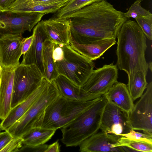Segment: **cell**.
Here are the masks:
<instances>
[{"label":"cell","instance_id":"1","mask_svg":"<svg viewBox=\"0 0 152 152\" xmlns=\"http://www.w3.org/2000/svg\"><path fill=\"white\" fill-rule=\"evenodd\" d=\"M65 18L69 21L72 37L81 44L105 39H116L122 26L127 20L124 12L105 0L87 5Z\"/></svg>","mask_w":152,"mask_h":152},{"label":"cell","instance_id":"2","mask_svg":"<svg viewBox=\"0 0 152 152\" xmlns=\"http://www.w3.org/2000/svg\"><path fill=\"white\" fill-rule=\"evenodd\" d=\"M117 37V66L119 69L126 72L128 79L138 71L146 76L148 69L145 57L147 47L146 38L137 23L127 20Z\"/></svg>","mask_w":152,"mask_h":152},{"label":"cell","instance_id":"3","mask_svg":"<svg viewBox=\"0 0 152 152\" xmlns=\"http://www.w3.org/2000/svg\"><path fill=\"white\" fill-rule=\"evenodd\" d=\"M101 97L87 101H78L67 99L60 95L44 109L32 127L60 129L88 109Z\"/></svg>","mask_w":152,"mask_h":152},{"label":"cell","instance_id":"4","mask_svg":"<svg viewBox=\"0 0 152 152\" xmlns=\"http://www.w3.org/2000/svg\"><path fill=\"white\" fill-rule=\"evenodd\" d=\"M107 99L104 95L93 105L60 128L61 142L66 147L79 146L100 129L102 113Z\"/></svg>","mask_w":152,"mask_h":152},{"label":"cell","instance_id":"5","mask_svg":"<svg viewBox=\"0 0 152 152\" xmlns=\"http://www.w3.org/2000/svg\"><path fill=\"white\" fill-rule=\"evenodd\" d=\"M62 48L63 57L55 62L59 75L65 76L75 85L82 87L94 70V63L70 45H63Z\"/></svg>","mask_w":152,"mask_h":152},{"label":"cell","instance_id":"6","mask_svg":"<svg viewBox=\"0 0 152 152\" xmlns=\"http://www.w3.org/2000/svg\"><path fill=\"white\" fill-rule=\"evenodd\" d=\"M44 77L34 64L18 65L14 73L11 109L30 96L40 85Z\"/></svg>","mask_w":152,"mask_h":152},{"label":"cell","instance_id":"7","mask_svg":"<svg viewBox=\"0 0 152 152\" xmlns=\"http://www.w3.org/2000/svg\"><path fill=\"white\" fill-rule=\"evenodd\" d=\"M60 95L54 81H49L40 96L27 112L6 130L13 137H21L32 127L47 106Z\"/></svg>","mask_w":152,"mask_h":152},{"label":"cell","instance_id":"8","mask_svg":"<svg viewBox=\"0 0 152 152\" xmlns=\"http://www.w3.org/2000/svg\"><path fill=\"white\" fill-rule=\"evenodd\" d=\"M45 14L39 12L0 11V38L8 34L30 32Z\"/></svg>","mask_w":152,"mask_h":152},{"label":"cell","instance_id":"9","mask_svg":"<svg viewBox=\"0 0 152 152\" xmlns=\"http://www.w3.org/2000/svg\"><path fill=\"white\" fill-rule=\"evenodd\" d=\"M134 104L129 114L132 129L142 131L152 137V82L148 83L146 91Z\"/></svg>","mask_w":152,"mask_h":152},{"label":"cell","instance_id":"10","mask_svg":"<svg viewBox=\"0 0 152 152\" xmlns=\"http://www.w3.org/2000/svg\"><path fill=\"white\" fill-rule=\"evenodd\" d=\"M129 114L107 100L101 118L100 129L107 134L120 136L132 129Z\"/></svg>","mask_w":152,"mask_h":152},{"label":"cell","instance_id":"11","mask_svg":"<svg viewBox=\"0 0 152 152\" xmlns=\"http://www.w3.org/2000/svg\"><path fill=\"white\" fill-rule=\"evenodd\" d=\"M117 66L112 63L93 70L82 87L85 90L100 96L106 94L117 81Z\"/></svg>","mask_w":152,"mask_h":152},{"label":"cell","instance_id":"12","mask_svg":"<svg viewBox=\"0 0 152 152\" xmlns=\"http://www.w3.org/2000/svg\"><path fill=\"white\" fill-rule=\"evenodd\" d=\"M21 34H8L0 38V63L1 67H16L20 64L22 41Z\"/></svg>","mask_w":152,"mask_h":152},{"label":"cell","instance_id":"13","mask_svg":"<svg viewBox=\"0 0 152 152\" xmlns=\"http://www.w3.org/2000/svg\"><path fill=\"white\" fill-rule=\"evenodd\" d=\"M32 34L33 38L31 45L28 51L23 54L21 64L35 65L44 76L42 61L43 43L46 39H49L44 28L43 20L39 22L33 28Z\"/></svg>","mask_w":152,"mask_h":152},{"label":"cell","instance_id":"14","mask_svg":"<svg viewBox=\"0 0 152 152\" xmlns=\"http://www.w3.org/2000/svg\"><path fill=\"white\" fill-rule=\"evenodd\" d=\"M120 136L107 134L101 131L84 140L79 145L81 152H125L122 146L115 147Z\"/></svg>","mask_w":152,"mask_h":152},{"label":"cell","instance_id":"15","mask_svg":"<svg viewBox=\"0 0 152 152\" xmlns=\"http://www.w3.org/2000/svg\"><path fill=\"white\" fill-rule=\"evenodd\" d=\"M16 67H1L0 79V119L1 120L7 117L11 109L14 73Z\"/></svg>","mask_w":152,"mask_h":152},{"label":"cell","instance_id":"16","mask_svg":"<svg viewBox=\"0 0 152 152\" xmlns=\"http://www.w3.org/2000/svg\"><path fill=\"white\" fill-rule=\"evenodd\" d=\"M43 21L45 30L50 41L55 44L70 45V27L68 19L56 17Z\"/></svg>","mask_w":152,"mask_h":152},{"label":"cell","instance_id":"17","mask_svg":"<svg viewBox=\"0 0 152 152\" xmlns=\"http://www.w3.org/2000/svg\"><path fill=\"white\" fill-rule=\"evenodd\" d=\"M48 82L44 77L40 85L30 96L11 109L0 124V132L6 130L24 114L40 96Z\"/></svg>","mask_w":152,"mask_h":152},{"label":"cell","instance_id":"18","mask_svg":"<svg viewBox=\"0 0 152 152\" xmlns=\"http://www.w3.org/2000/svg\"><path fill=\"white\" fill-rule=\"evenodd\" d=\"M53 81L61 95L67 99L87 101L101 97L85 90L63 75H59Z\"/></svg>","mask_w":152,"mask_h":152},{"label":"cell","instance_id":"19","mask_svg":"<svg viewBox=\"0 0 152 152\" xmlns=\"http://www.w3.org/2000/svg\"><path fill=\"white\" fill-rule=\"evenodd\" d=\"M115 39H107L94 42L88 44H81L72 37L69 38V45L75 50L92 61L99 58L110 48L115 45Z\"/></svg>","mask_w":152,"mask_h":152},{"label":"cell","instance_id":"20","mask_svg":"<svg viewBox=\"0 0 152 152\" xmlns=\"http://www.w3.org/2000/svg\"><path fill=\"white\" fill-rule=\"evenodd\" d=\"M104 95L107 100L128 113L132 111L134 101L125 84L117 81Z\"/></svg>","mask_w":152,"mask_h":152},{"label":"cell","instance_id":"21","mask_svg":"<svg viewBox=\"0 0 152 152\" xmlns=\"http://www.w3.org/2000/svg\"><path fill=\"white\" fill-rule=\"evenodd\" d=\"M68 2L42 5L34 4L32 0H16L7 10L20 12H39L47 14L57 12Z\"/></svg>","mask_w":152,"mask_h":152},{"label":"cell","instance_id":"22","mask_svg":"<svg viewBox=\"0 0 152 152\" xmlns=\"http://www.w3.org/2000/svg\"><path fill=\"white\" fill-rule=\"evenodd\" d=\"M56 130L39 127H32L21 137L23 145L31 146L44 144L51 138Z\"/></svg>","mask_w":152,"mask_h":152},{"label":"cell","instance_id":"23","mask_svg":"<svg viewBox=\"0 0 152 152\" xmlns=\"http://www.w3.org/2000/svg\"><path fill=\"white\" fill-rule=\"evenodd\" d=\"M54 43L49 39H46L43 47L42 61L44 69V77L52 82L59 75L56 65L53 57Z\"/></svg>","mask_w":152,"mask_h":152},{"label":"cell","instance_id":"24","mask_svg":"<svg viewBox=\"0 0 152 152\" xmlns=\"http://www.w3.org/2000/svg\"><path fill=\"white\" fill-rule=\"evenodd\" d=\"M146 76L143 72L138 71L128 79L126 85L134 101L141 96L147 88L148 83Z\"/></svg>","mask_w":152,"mask_h":152},{"label":"cell","instance_id":"25","mask_svg":"<svg viewBox=\"0 0 152 152\" xmlns=\"http://www.w3.org/2000/svg\"><path fill=\"white\" fill-rule=\"evenodd\" d=\"M114 146L126 147L132 151L152 152V145L146 142L123 136L120 137Z\"/></svg>","mask_w":152,"mask_h":152},{"label":"cell","instance_id":"26","mask_svg":"<svg viewBox=\"0 0 152 152\" xmlns=\"http://www.w3.org/2000/svg\"><path fill=\"white\" fill-rule=\"evenodd\" d=\"M104 0H70L57 12L56 17L65 18L69 15L95 2Z\"/></svg>","mask_w":152,"mask_h":152},{"label":"cell","instance_id":"27","mask_svg":"<svg viewBox=\"0 0 152 152\" xmlns=\"http://www.w3.org/2000/svg\"><path fill=\"white\" fill-rule=\"evenodd\" d=\"M143 0H136L129 8L128 11L124 12L125 17L127 19L131 18L135 19L139 17H145L152 15L149 10L142 7L141 3Z\"/></svg>","mask_w":152,"mask_h":152},{"label":"cell","instance_id":"28","mask_svg":"<svg viewBox=\"0 0 152 152\" xmlns=\"http://www.w3.org/2000/svg\"><path fill=\"white\" fill-rule=\"evenodd\" d=\"M146 37L150 40L152 39V15L135 19Z\"/></svg>","mask_w":152,"mask_h":152},{"label":"cell","instance_id":"29","mask_svg":"<svg viewBox=\"0 0 152 152\" xmlns=\"http://www.w3.org/2000/svg\"><path fill=\"white\" fill-rule=\"evenodd\" d=\"M23 145L21 137H13L0 152H19Z\"/></svg>","mask_w":152,"mask_h":152},{"label":"cell","instance_id":"30","mask_svg":"<svg viewBox=\"0 0 152 152\" xmlns=\"http://www.w3.org/2000/svg\"><path fill=\"white\" fill-rule=\"evenodd\" d=\"M120 136L144 141L152 145V137L144 133L135 131L133 129H132L129 133L121 134Z\"/></svg>","mask_w":152,"mask_h":152},{"label":"cell","instance_id":"31","mask_svg":"<svg viewBox=\"0 0 152 152\" xmlns=\"http://www.w3.org/2000/svg\"><path fill=\"white\" fill-rule=\"evenodd\" d=\"M48 146V145L44 144L31 146L23 145L19 152H45Z\"/></svg>","mask_w":152,"mask_h":152},{"label":"cell","instance_id":"32","mask_svg":"<svg viewBox=\"0 0 152 152\" xmlns=\"http://www.w3.org/2000/svg\"><path fill=\"white\" fill-rule=\"evenodd\" d=\"M63 45L54 43L53 51V57L55 62L61 60L63 57L64 53L62 48Z\"/></svg>","mask_w":152,"mask_h":152},{"label":"cell","instance_id":"33","mask_svg":"<svg viewBox=\"0 0 152 152\" xmlns=\"http://www.w3.org/2000/svg\"><path fill=\"white\" fill-rule=\"evenodd\" d=\"M13 137L7 131L0 132V152Z\"/></svg>","mask_w":152,"mask_h":152},{"label":"cell","instance_id":"34","mask_svg":"<svg viewBox=\"0 0 152 152\" xmlns=\"http://www.w3.org/2000/svg\"><path fill=\"white\" fill-rule=\"evenodd\" d=\"M33 38V35L32 34L29 37L23 38L22 41V55L24 54L28 51L31 45Z\"/></svg>","mask_w":152,"mask_h":152},{"label":"cell","instance_id":"35","mask_svg":"<svg viewBox=\"0 0 152 152\" xmlns=\"http://www.w3.org/2000/svg\"><path fill=\"white\" fill-rule=\"evenodd\" d=\"M70 0H32L36 4L45 5L58 3H67Z\"/></svg>","mask_w":152,"mask_h":152},{"label":"cell","instance_id":"36","mask_svg":"<svg viewBox=\"0 0 152 152\" xmlns=\"http://www.w3.org/2000/svg\"><path fill=\"white\" fill-rule=\"evenodd\" d=\"M16 0H0V11L8 10Z\"/></svg>","mask_w":152,"mask_h":152},{"label":"cell","instance_id":"37","mask_svg":"<svg viewBox=\"0 0 152 152\" xmlns=\"http://www.w3.org/2000/svg\"><path fill=\"white\" fill-rule=\"evenodd\" d=\"M58 140L48 145L45 152H59L60 151V147L58 142Z\"/></svg>","mask_w":152,"mask_h":152},{"label":"cell","instance_id":"38","mask_svg":"<svg viewBox=\"0 0 152 152\" xmlns=\"http://www.w3.org/2000/svg\"><path fill=\"white\" fill-rule=\"evenodd\" d=\"M152 63L151 61H150L148 63V69H149L151 72H152Z\"/></svg>","mask_w":152,"mask_h":152},{"label":"cell","instance_id":"39","mask_svg":"<svg viewBox=\"0 0 152 152\" xmlns=\"http://www.w3.org/2000/svg\"><path fill=\"white\" fill-rule=\"evenodd\" d=\"M1 70H2V67L1 65V64L0 63V79L1 78Z\"/></svg>","mask_w":152,"mask_h":152}]
</instances>
